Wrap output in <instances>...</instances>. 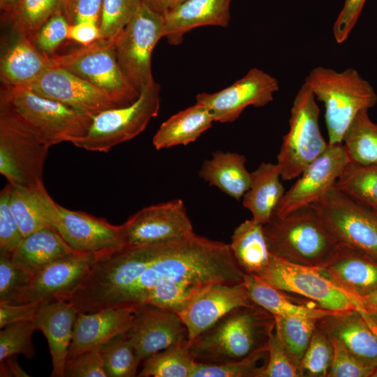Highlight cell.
I'll list each match as a JSON object with an SVG mask.
<instances>
[{
  "label": "cell",
  "instance_id": "cell-1",
  "mask_svg": "<svg viewBox=\"0 0 377 377\" xmlns=\"http://www.w3.org/2000/svg\"><path fill=\"white\" fill-rule=\"evenodd\" d=\"M230 244L200 236L124 248L101 256L67 301L77 312L133 311L153 290L176 284L244 283Z\"/></svg>",
  "mask_w": 377,
  "mask_h": 377
},
{
  "label": "cell",
  "instance_id": "cell-2",
  "mask_svg": "<svg viewBox=\"0 0 377 377\" xmlns=\"http://www.w3.org/2000/svg\"><path fill=\"white\" fill-rule=\"evenodd\" d=\"M0 114L50 147L87 133L94 115L40 96L22 86L1 84Z\"/></svg>",
  "mask_w": 377,
  "mask_h": 377
},
{
  "label": "cell",
  "instance_id": "cell-3",
  "mask_svg": "<svg viewBox=\"0 0 377 377\" xmlns=\"http://www.w3.org/2000/svg\"><path fill=\"white\" fill-rule=\"evenodd\" d=\"M275 328L274 316L253 304L236 308L188 343L198 363L223 364L246 358L267 349Z\"/></svg>",
  "mask_w": 377,
  "mask_h": 377
},
{
  "label": "cell",
  "instance_id": "cell-4",
  "mask_svg": "<svg viewBox=\"0 0 377 377\" xmlns=\"http://www.w3.org/2000/svg\"><path fill=\"white\" fill-rule=\"evenodd\" d=\"M263 228L269 252L295 264L320 269L339 244L312 205L272 214Z\"/></svg>",
  "mask_w": 377,
  "mask_h": 377
},
{
  "label": "cell",
  "instance_id": "cell-5",
  "mask_svg": "<svg viewBox=\"0 0 377 377\" xmlns=\"http://www.w3.org/2000/svg\"><path fill=\"white\" fill-rule=\"evenodd\" d=\"M325 106L330 145L342 143L343 135L357 114L377 103L371 84L354 68L338 72L330 68H313L304 82Z\"/></svg>",
  "mask_w": 377,
  "mask_h": 377
},
{
  "label": "cell",
  "instance_id": "cell-6",
  "mask_svg": "<svg viewBox=\"0 0 377 377\" xmlns=\"http://www.w3.org/2000/svg\"><path fill=\"white\" fill-rule=\"evenodd\" d=\"M317 100L304 83L290 109L289 129L277 154L281 179H297L305 168L327 147L319 125Z\"/></svg>",
  "mask_w": 377,
  "mask_h": 377
},
{
  "label": "cell",
  "instance_id": "cell-7",
  "mask_svg": "<svg viewBox=\"0 0 377 377\" xmlns=\"http://www.w3.org/2000/svg\"><path fill=\"white\" fill-rule=\"evenodd\" d=\"M160 94L161 86L154 82L143 89L133 103L95 114L85 135L72 144L87 151L108 152L114 146L133 139L158 115Z\"/></svg>",
  "mask_w": 377,
  "mask_h": 377
},
{
  "label": "cell",
  "instance_id": "cell-8",
  "mask_svg": "<svg viewBox=\"0 0 377 377\" xmlns=\"http://www.w3.org/2000/svg\"><path fill=\"white\" fill-rule=\"evenodd\" d=\"M312 205L339 244L377 260V211L355 201L335 186Z\"/></svg>",
  "mask_w": 377,
  "mask_h": 377
},
{
  "label": "cell",
  "instance_id": "cell-9",
  "mask_svg": "<svg viewBox=\"0 0 377 377\" xmlns=\"http://www.w3.org/2000/svg\"><path fill=\"white\" fill-rule=\"evenodd\" d=\"M163 37H165L163 16L142 3L114 41L118 63L140 94L155 82L151 71V54Z\"/></svg>",
  "mask_w": 377,
  "mask_h": 377
},
{
  "label": "cell",
  "instance_id": "cell-10",
  "mask_svg": "<svg viewBox=\"0 0 377 377\" xmlns=\"http://www.w3.org/2000/svg\"><path fill=\"white\" fill-rule=\"evenodd\" d=\"M53 67L64 68L107 91L124 105L135 102L140 93L122 71L114 42L97 40L63 54L52 55Z\"/></svg>",
  "mask_w": 377,
  "mask_h": 377
},
{
  "label": "cell",
  "instance_id": "cell-11",
  "mask_svg": "<svg viewBox=\"0 0 377 377\" xmlns=\"http://www.w3.org/2000/svg\"><path fill=\"white\" fill-rule=\"evenodd\" d=\"M256 276L277 289L304 297L327 310L356 309L355 299L317 267L292 263L271 253L267 265Z\"/></svg>",
  "mask_w": 377,
  "mask_h": 377
},
{
  "label": "cell",
  "instance_id": "cell-12",
  "mask_svg": "<svg viewBox=\"0 0 377 377\" xmlns=\"http://www.w3.org/2000/svg\"><path fill=\"white\" fill-rule=\"evenodd\" d=\"M114 251L78 252L57 260L36 274L28 283L13 292L6 304L66 301L69 295L103 255Z\"/></svg>",
  "mask_w": 377,
  "mask_h": 377
},
{
  "label": "cell",
  "instance_id": "cell-13",
  "mask_svg": "<svg viewBox=\"0 0 377 377\" xmlns=\"http://www.w3.org/2000/svg\"><path fill=\"white\" fill-rule=\"evenodd\" d=\"M49 147L0 114V173L8 183L27 188L43 186Z\"/></svg>",
  "mask_w": 377,
  "mask_h": 377
},
{
  "label": "cell",
  "instance_id": "cell-14",
  "mask_svg": "<svg viewBox=\"0 0 377 377\" xmlns=\"http://www.w3.org/2000/svg\"><path fill=\"white\" fill-rule=\"evenodd\" d=\"M279 90L277 79L264 71L253 68L232 84L214 93L202 92L195 103L205 107L214 121H235L249 106L263 107Z\"/></svg>",
  "mask_w": 377,
  "mask_h": 377
},
{
  "label": "cell",
  "instance_id": "cell-15",
  "mask_svg": "<svg viewBox=\"0 0 377 377\" xmlns=\"http://www.w3.org/2000/svg\"><path fill=\"white\" fill-rule=\"evenodd\" d=\"M121 226L125 248L170 242L195 232L180 199L145 207Z\"/></svg>",
  "mask_w": 377,
  "mask_h": 377
},
{
  "label": "cell",
  "instance_id": "cell-16",
  "mask_svg": "<svg viewBox=\"0 0 377 377\" xmlns=\"http://www.w3.org/2000/svg\"><path fill=\"white\" fill-rule=\"evenodd\" d=\"M350 162L342 143L330 145L311 163L285 192L274 213L285 215L318 201L335 184Z\"/></svg>",
  "mask_w": 377,
  "mask_h": 377
},
{
  "label": "cell",
  "instance_id": "cell-17",
  "mask_svg": "<svg viewBox=\"0 0 377 377\" xmlns=\"http://www.w3.org/2000/svg\"><path fill=\"white\" fill-rule=\"evenodd\" d=\"M51 221L54 230L76 251L97 253L125 248L122 226L105 219L66 209L55 202Z\"/></svg>",
  "mask_w": 377,
  "mask_h": 377
},
{
  "label": "cell",
  "instance_id": "cell-18",
  "mask_svg": "<svg viewBox=\"0 0 377 377\" xmlns=\"http://www.w3.org/2000/svg\"><path fill=\"white\" fill-rule=\"evenodd\" d=\"M25 87L93 115L126 106L107 91L60 67L49 68Z\"/></svg>",
  "mask_w": 377,
  "mask_h": 377
},
{
  "label": "cell",
  "instance_id": "cell-19",
  "mask_svg": "<svg viewBox=\"0 0 377 377\" xmlns=\"http://www.w3.org/2000/svg\"><path fill=\"white\" fill-rule=\"evenodd\" d=\"M253 304L244 283H214L195 295L177 314L189 343L232 310Z\"/></svg>",
  "mask_w": 377,
  "mask_h": 377
},
{
  "label": "cell",
  "instance_id": "cell-20",
  "mask_svg": "<svg viewBox=\"0 0 377 377\" xmlns=\"http://www.w3.org/2000/svg\"><path fill=\"white\" fill-rule=\"evenodd\" d=\"M127 334L142 362L187 338L186 329L176 313L149 304L134 311L133 324Z\"/></svg>",
  "mask_w": 377,
  "mask_h": 377
},
{
  "label": "cell",
  "instance_id": "cell-21",
  "mask_svg": "<svg viewBox=\"0 0 377 377\" xmlns=\"http://www.w3.org/2000/svg\"><path fill=\"white\" fill-rule=\"evenodd\" d=\"M320 269L355 300L377 290V260L348 246L339 244Z\"/></svg>",
  "mask_w": 377,
  "mask_h": 377
},
{
  "label": "cell",
  "instance_id": "cell-22",
  "mask_svg": "<svg viewBox=\"0 0 377 377\" xmlns=\"http://www.w3.org/2000/svg\"><path fill=\"white\" fill-rule=\"evenodd\" d=\"M133 317L134 311L124 308L77 312L67 359L101 347L113 337L128 332Z\"/></svg>",
  "mask_w": 377,
  "mask_h": 377
},
{
  "label": "cell",
  "instance_id": "cell-23",
  "mask_svg": "<svg viewBox=\"0 0 377 377\" xmlns=\"http://www.w3.org/2000/svg\"><path fill=\"white\" fill-rule=\"evenodd\" d=\"M316 325L364 364L377 367V337L357 309L323 316Z\"/></svg>",
  "mask_w": 377,
  "mask_h": 377
},
{
  "label": "cell",
  "instance_id": "cell-24",
  "mask_svg": "<svg viewBox=\"0 0 377 377\" xmlns=\"http://www.w3.org/2000/svg\"><path fill=\"white\" fill-rule=\"evenodd\" d=\"M77 311L68 301L42 303L33 323L45 335L52 357V377H64L73 325Z\"/></svg>",
  "mask_w": 377,
  "mask_h": 377
},
{
  "label": "cell",
  "instance_id": "cell-25",
  "mask_svg": "<svg viewBox=\"0 0 377 377\" xmlns=\"http://www.w3.org/2000/svg\"><path fill=\"white\" fill-rule=\"evenodd\" d=\"M232 0H186L163 16L165 37L172 45L183 41L191 30L203 26L227 27Z\"/></svg>",
  "mask_w": 377,
  "mask_h": 377
},
{
  "label": "cell",
  "instance_id": "cell-26",
  "mask_svg": "<svg viewBox=\"0 0 377 377\" xmlns=\"http://www.w3.org/2000/svg\"><path fill=\"white\" fill-rule=\"evenodd\" d=\"M52 66V56L40 52L26 36L14 33L1 57V82L26 87Z\"/></svg>",
  "mask_w": 377,
  "mask_h": 377
},
{
  "label": "cell",
  "instance_id": "cell-27",
  "mask_svg": "<svg viewBox=\"0 0 377 377\" xmlns=\"http://www.w3.org/2000/svg\"><path fill=\"white\" fill-rule=\"evenodd\" d=\"M76 253L55 230L46 228L24 237L10 256L14 265L32 278L52 262Z\"/></svg>",
  "mask_w": 377,
  "mask_h": 377
},
{
  "label": "cell",
  "instance_id": "cell-28",
  "mask_svg": "<svg viewBox=\"0 0 377 377\" xmlns=\"http://www.w3.org/2000/svg\"><path fill=\"white\" fill-rule=\"evenodd\" d=\"M281 178L277 163L263 162L251 172L250 185L242 197V205L255 221L264 225L270 219L286 192Z\"/></svg>",
  "mask_w": 377,
  "mask_h": 377
},
{
  "label": "cell",
  "instance_id": "cell-29",
  "mask_svg": "<svg viewBox=\"0 0 377 377\" xmlns=\"http://www.w3.org/2000/svg\"><path fill=\"white\" fill-rule=\"evenodd\" d=\"M246 157L234 152L216 151L203 161L199 177L210 186L239 200L249 189L251 172L246 168Z\"/></svg>",
  "mask_w": 377,
  "mask_h": 377
},
{
  "label": "cell",
  "instance_id": "cell-30",
  "mask_svg": "<svg viewBox=\"0 0 377 377\" xmlns=\"http://www.w3.org/2000/svg\"><path fill=\"white\" fill-rule=\"evenodd\" d=\"M11 210L23 237L43 228H52L51 214L55 202L45 186L27 188L9 183Z\"/></svg>",
  "mask_w": 377,
  "mask_h": 377
},
{
  "label": "cell",
  "instance_id": "cell-31",
  "mask_svg": "<svg viewBox=\"0 0 377 377\" xmlns=\"http://www.w3.org/2000/svg\"><path fill=\"white\" fill-rule=\"evenodd\" d=\"M214 121L209 110L195 103L162 123L153 137V145L156 149L187 145L195 141Z\"/></svg>",
  "mask_w": 377,
  "mask_h": 377
},
{
  "label": "cell",
  "instance_id": "cell-32",
  "mask_svg": "<svg viewBox=\"0 0 377 377\" xmlns=\"http://www.w3.org/2000/svg\"><path fill=\"white\" fill-rule=\"evenodd\" d=\"M244 285L251 301L274 316L306 317L319 319L332 311L317 304H305L290 298L284 291L277 289L253 274H245Z\"/></svg>",
  "mask_w": 377,
  "mask_h": 377
},
{
  "label": "cell",
  "instance_id": "cell-33",
  "mask_svg": "<svg viewBox=\"0 0 377 377\" xmlns=\"http://www.w3.org/2000/svg\"><path fill=\"white\" fill-rule=\"evenodd\" d=\"M230 246L237 264L246 274H258L269 262L271 253L263 225L253 219L235 229Z\"/></svg>",
  "mask_w": 377,
  "mask_h": 377
},
{
  "label": "cell",
  "instance_id": "cell-34",
  "mask_svg": "<svg viewBox=\"0 0 377 377\" xmlns=\"http://www.w3.org/2000/svg\"><path fill=\"white\" fill-rule=\"evenodd\" d=\"M196 363L189 351L187 338H183L145 359L137 376L191 377Z\"/></svg>",
  "mask_w": 377,
  "mask_h": 377
},
{
  "label": "cell",
  "instance_id": "cell-35",
  "mask_svg": "<svg viewBox=\"0 0 377 377\" xmlns=\"http://www.w3.org/2000/svg\"><path fill=\"white\" fill-rule=\"evenodd\" d=\"M342 144L351 162L377 163V124L370 119L369 109L357 114L343 135Z\"/></svg>",
  "mask_w": 377,
  "mask_h": 377
},
{
  "label": "cell",
  "instance_id": "cell-36",
  "mask_svg": "<svg viewBox=\"0 0 377 377\" xmlns=\"http://www.w3.org/2000/svg\"><path fill=\"white\" fill-rule=\"evenodd\" d=\"M335 186L355 201L377 211V163L360 165L350 161Z\"/></svg>",
  "mask_w": 377,
  "mask_h": 377
},
{
  "label": "cell",
  "instance_id": "cell-37",
  "mask_svg": "<svg viewBox=\"0 0 377 377\" xmlns=\"http://www.w3.org/2000/svg\"><path fill=\"white\" fill-rule=\"evenodd\" d=\"M274 318L275 330L286 351L291 360L300 367L318 319L306 317Z\"/></svg>",
  "mask_w": 377,
  "mask_h": 377
},
{
  "label": "cell",
  "instance_id": "cell-38",
  "mask_svg": "<svg viewBox=\"0 0 377 377\" xmlns=\"http://www.w3.org/2000/svg\"><path fill=\"white\" fill-rule=\"evenodd\" d=\"M61 10L64 11V0H21L8 19L14 33L23 34L32 41L43 24Z\"/></svg>",
  "mask_w": 377,
  "mask_h": 377
},
{
  "label": "cell",
  "instance_id": "cell-39",
  "mask_svg": "<svg viewBox=\"0 0 377 377\" xmlns=\"http://www.w3.org/2000/svg\"><path fill=\"white\" fill-rule=\"evenodd\" d=\"M108 377H134L142 360L135 353L127 332L119 334L101 347Z\"/></svg>",
  "mask_w": 377,
  "mask_h": 377
},
{
  "label": "cell",
  "instance_id": "cell-40",
  "mask_svg": "<svg viewBox=\"0 0 377 377\" xmlns=\"http://www.w3.org/2000/svg\"><path fill=\"white\" fill-rule=\"evenodd\" d=\"M268 358L267 349L240 360L223 364L197 362L191 377H260Z\"/></svg>",
  "mask_w": 377,
  "mask_h": 377
},
{
  "label": "cell",
  "instance_id": "cell-41",
  "mask_svg": "<svg viewBox=\"0 0 377 377\" xmlns=\"http://www.w3.org/2000/svg\"><path fill=\"white\" fill-rule=\"evenodd\" d=\"M142 3V0H103L99 39L114 42Z\"/></svg>",
  "mask_w": 377,
  "mask_h": 377
},
{
  "label": "cell",
  "instance_id": "cell-42",
  "mask_svg": "<svg viewBox=\"0 0 377 377\" xmlns=\"http://www.w3.org/2000/svg\"><path fill=\"white\" fill-rule=\"evenodd\" d=\"M332 355L333 349L330 337L316 325L300 362L302 376H327Z\"/></svg>",
  "mask_w": 377,
  "mask_h": 377
},
{
  "label": "cell",
  "instance_id": "cell-43",
  "mask_svg": "<svg viewBox=\"0 0 377 377\" xmlns=\"http://www.w3.org/2000/svg\"><path fill=\"white\" fill-rule=\"evenodd\" d=\"M36 330L33 321L10 323L0 331V361L18 354L32 359L36 353L32 335Z\"/></svg>",
  "mask_w": 377,
  "mask_h": 377
},
{
  "label": "cell",
  "instance_id": "cell-44",
  "mask_svg": "<svg viewBox=\"0 0 377 377\" xmlns=\"http://www.w3.org/2000/svg\"><path fill=\"white\" fill-rule=\"evenodd\" d=\"M70 24L63 10L50 17L39 29L32 42L42 53L52 56L67 38Z\"/></svg>",
  "mask_w": 377,
  "mask_h": 377
},
{
  "label": "cell",
  "instance_id": "cell-45",
  "mask_svg": "<svg viewBox=\"0 0 377 377\" xmlns=\"http://www.w3.org/2000/svg\"><path fill=\"white\" fill-rule=\"evenodd\" d=\"M268 358L260 377H299L301 370L290 358L276 330L271 334L267 344Z\"/></svg>",
  "mask_w": 377,
  "mask_h": 377
},
{
  "label": "cell",
  "instance_id": "cell-46",
  "mask_svg": "<svg viewBox=\"0 0 377 377\" xmlns=\"http://www.w3.org/2000/svg\"><path fill=\"white\" fill-rule=\"evenodd\" d=\"M330 339L333 355L327 377H371L375 367L357 359L339 341Z\"/></svg>",
  "mask_w": 377,
  "mask_h": 377
},
{
  "label": "cell",
  "instance_id": "cell-47",
  "mask_svg": "<svg viewBox=\"0 0 377 377\" xmlns=\"http://www.w3.org/2000/svg\"><path fill=\"white\" fill-rule=\"evenodd\" d=\"M22 239L10 208L8 184L0 193V253L11 254Z\"/></svg>",
  "mask_w": 377,
  "mask_h": 377
},
{
  "label": "cell",
  "instance_id": "cell-48",
  "mask_svg": "<svg viewBox=\"0 0 377 377\" xmlns=\"http://www.w3.org/2000/svg\"><path fill=\"white\" fill-rule=\"evenodd\" d=\"M101 347L84 352L75 357L67 359L64 377H108L104 367Z\"/></svg>",
  "mask_w": 377,
  "mask_h": 377
},
{
  "label": "cell",
  "instance_id": "cell-49",
  "mask_svg": "<svg viewBox=\"0 0 377 377\" xmlns=\"http://www.w3.org/2000/svg\"><path fill=\"white\" fill-rule=\"evenodd\" d=\"M31 277L17 268L10 254L0 253V302H4L18 288L29 282Z\"/></svg>",
  "mask_w": 377,
  "mask_h": 377
},
{
  "label": "cell",
  "instance_id": "cell-50",
  "mask_svg": "<svg viewBox=\"0 0 377 377\" xmlns=\"http://www.w3.org/2000/svg\"><path fill=\"white\" fill-rule=\"evenodd\" d=\"M367 0H345L333 25V35L337 43L345 42L356 25Z\"/></svg>",
  "mask_w": 377,
  "mask_h": 377
},
{
  "label": "cell",
  "instance_id": "cell-51",
  "mask_svg": "<svg viewBox=\"0 0 377 377\" xmlns=\"http://www.w3.org/2000/svg\"><path fill=\"white\" fill-rule=\"evenodd\" d=\"M42 302L6 304L0 302V327L21 321H34Z\"/></svg>",
  "mask_w": 377,
  "mask_h": 377
},
{
  "label": "cell",
  "instance_id": "cell-52",
  "mask_svg": "<svg viewBox=\"0 0 377 377\" xmlns=\"http://www.w3.org/2000/svg\"><path fill=\"white\" fill-rule=\"evenodd\" d=\"M103 0H75L69 24L92 22L99 25Z\"/></svg>",
  "mask_w": 377,
  "mask_h": 377
},
{
  "label": "cell",
  "instance_id": "cell-53",
  "mask_svg": "<svg viewBox=\"0 0 377 377\" xmlns=\"http://www.w3.org/2000/svg\"><path fill=\"white\" fill-rule=\"evenodd\" d=\"M99 25L92 22H80L70 24L67 38L82 45H88L100 38Z\"/></svg>",
  "mask_w": 377,
  "mask_h": 377
},
{
  "label": "cell",
  "instance_id": "cell-54",
  "mask_svg": "<svg viewBox=\"0 0 377 377\" xmlns=\"http://www.w3.org/2000/svg\"><path fill=\"white\" fill-rule=\"evenodd\" d=\"M186 0H142L154 12L164 16L168 13L179 6Z\"/></svg>",
  "mask_w": 377,
  "mask_h": 377
},
{
  "label": "cell",
  "instance_id": "cell-55",
  "mask_svg": "<svg viewBox=\"0 0 377 377\" xmlns=\"http://www.w3.org/2000/svg\"><path fill=\"white\" fill-rule=\"evenodd\" d=\"M0 366V376H15L27 377L29 376L19 365L17 361L16 355L7 357L1 361Z\"/></svg>",
  "mask_w": 377,
  "mask_h": 377
},
{
  "label": "cell",
  "instance_id": "cell-56",
  "mask_svg": "<svg viewBox=\"0 0 377 377\" xmlns=\"http://www.w3.org/2000/svg\"><path fill=\"white\" fill-rule=\"evenodd\" d=\"M356 308L364 310L377 323V290L362 297L355 299Z\"/></svg>",
  "mask_w": 377,
  "mask_h": 377
},
{
  "label": "cell",
  "instance_id": "cell-57",
  "mask_svg": "<svg viewBox=\"0 0 377 377\" xmlns=\"http://www.w3.org/2000/svg\"><path fill=\"white\" fill-rule=\"evenodd\" d=\"M21 0H0V8L7 17L15 11Z\"/></svg>",
  "mask_w": 377,
  "mask_h": 377
},
{
  "label": "cell",
  "instance_id": "cell-58",
  "mask_svg": "<svg viewBox=\"0 0 377 377\" xmlns=\"http://www.w3.org/2000/svg\"><path fill=\"white\" fill-rule=\"evenodd\" d=\"M362 315V316L366 320L367 323L371 327V330L374 332L375 335L377 337V323L374 321L364 310L360 308H356Z\"/></svg>",
  "mask_w": 377,
  "mask_h": 377
},
{
  "label": "cell",
  "instance_id": "cell-59",
  "mask_svg": "<svg viewBox=\"0 0 377 377\" xmlns=\"http://www.w3.org/2000/svg\"><path fill=\"white\" fill-rule=\"evenodd\" d=\"M75 0H64V13L69 22L73 5Z\"/></svg>",
  "mask_w": 377,
  "mask_h": 377
},
{
  "label": "cell",
  "instance_id": "cell-60",
  "mask_svg": "<svg viewBox=\"0 0 377 377\" xmlns=\"http://www.w3.org/2000/svg\"><path fill=\"white\" fill-rule=\"evenodd\" d=\"M371 377H377V367H375Z\"/></svg>",
  "mask_w": 377,
  "mask_h": 377
}]
</instances>
